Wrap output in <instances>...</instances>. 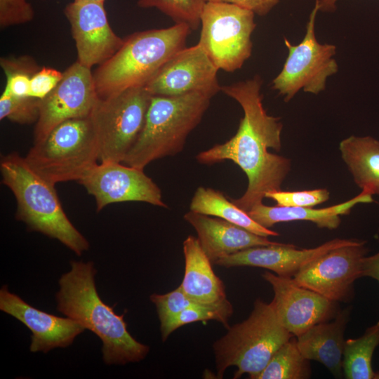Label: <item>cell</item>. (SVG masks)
<instances>
[{"label":"cell","mask_w":379,"mask_h":379,"mask_svg":"<svg viewBox=\"0 0 379 379\" xmlns=\"http://www.w3.org/2000/svg\"><path fill=\"white\" fill-rule=\"evenodd\" d=\"M279 0H205L206 2H221L236 5L260 16L267 15Z\"/></svg>","instance_id":"35"},{"label":"cell","mask_w":379,"mask_h":379,"mask_svg":"<svg viewBox=\"0 0 379 379\" xmlns=\"http://www.w3.org/2000/svg\"><path fill=\"white\" fill-rule=\"evenodd\" d=\"M39 175L55 185L77 182L100 160L91 116L66 120L34 145L25 157Z\"/></svg>","instance_id":"7"},{"label":"cell","mask_w":379,"mask_h":379,"mask_svg":"<svg viewBox=\"0 0 379 379\" xmlns=\"http://www.w3.org/2000/svg\"><path fill=\"white\" fill-rule=\"evenodd\" d=\"M329 197L328 190L324 188L291 192L281 190L265 195V198L273 199L278 206L288 207H313L326 202Z\"/></svg>","instance_id":"32"},{"label":"cell","mask_w":379,"mask_h":379,"mask_svg":"<svg viewBox=\"0 0 379 379\" xmlns=\"http://www.w3.org/2000/svg\"><path fill=\"white\" fill-rule=\"evenodd\" d=\"M366 241L335 248L312 261L292 279L298 285L333 301H347L353 296L354 283L362 277L361 261Z\"/></svg>","instance_id":"11"},{"label":"cell","mask_w":379,"mask_h":379,"mask_svg":"<svg viewBox=\"0 0 379 379\" xmlns=\"http://www.w3.org/2000/svg\"><path fill=\"white\" fill-rule=\"evenodd\" d=\"M184 219L196 230L198 241L213 264L249 248L278 243L217 217L190 211Z\"/></svg>","instance_id":"19"},{"label":"cell","mask_w":379,"mask_h":379,"mask_svg":"<svg viewBox=\"0 0 379 379\" xmlns=\"http://www.w3.org/2000/svg\"><path fill=\"white\" fill-rule=\"evenodd\" d=\"M185 23L132 34L93 74L100 98L144 87L173 55L185 48L191 32Z\"/></svg>","instance_id":"3"},{"label":"cell","mask_w":379,"mask_h":379,"mask_svg":"<svg viewBox=\"0 0 379 379\" xmlns=\"http://www.w3.org/2000/svg\"><path fill=\"white\" fill-rule=\"evenodd\" d=\"M361 274L362 277H371L379 282V252L362 258Z\"/></svg>","instance_id":"36"},{"label":"cell","mask_w":379,"mask_h":379,"mask_svg":"<svg viewBox=\"0 0 379 379\" xmlns=\"http://www.w3.org/2000/svg\"><path fill=\"white\" fill-rule=\"evenodd\" d=\"M190 211L223 219L262 237L279 235L258 224L247 212L228 200L223 193L213 188L199 187L192 198Z\"/></svg>","instance_id":"24"},{"label":"cell","mask_w":379,"mask_h":379,"mask_svg":"<svg viewBox=\"0 0 379 379\" xmlns=\"http://www.w3.org/2000/svg\"><path fill=\"white\" fill-rule=\"evenodd\" d=\"M218 68L198 43L173 55L144 86L152 95L201 93L213 98L221 91Z\"/></svg>","instance_id":"14"},{"label":"cell","mask_w":379,"mask_h":379,"mask_svg":"<svg viewBox=\"0 0 379 379\" xmlns=\"http://www.w3.org/2000/svg\"><path fill=\"white\" fill-rule=\"evenodd\" d=\"M75 1H87L105 2V0H75Z\"/></svg>","instance_id":"38"},{"label":"cell","mask_w":379,"mask_h":379,"mask_svg":"<svg viewBox=\"0 0 379 379\" xmlns=\"http://www.w3.org/2000/svg\"><path fill=\"white\" fill-rule=\"evenodd\" d=\"M373 195L361 190L356 197L343 203L327 208L270 206L261 204L248 211V214L258 224L270 228L279 222L306 220L314 222L319 228L335 230L341 222L340 216L347 215L357 204L371 203Z\"/></svg>","instance_id":"21"},{"label":"cell","mask_w":379,"mask_h":379,"mask_svg":"<svg viewBox=\"0 0 379 379\" xmlns=\"http://www.w3.org/2000/svg\"><path fill=\"white\" fill-rule=\"evenodd\" d=\"M255 13L234 4L206 2L199 44L218 68L232 72L251 57Z\"/></svg>","instance_id":"9"},{"label":"cell","mask_w":379,"mask_h":379,"mask_svg":"<svg viewBox=\"0 0 379 379\" xmlns=\"http://www.w3.org/2000/svg\"><path fill=\"white\" fill-rule=\"evenodd\" d=\"M233 312V306L227 298L216 302L192 305L160 328L162 341L166 340L177 328L192 322L215 320L228 328V321Z\"/></svg>","instance_id":"27"},{"label":"cell","mask_w":379,"mask_h":379,"mask_svg":"<svg viewBox=\"0 0 379 379\" xmlns=\"http://www.w3.org/2000/svg\"><path fill=\"white\" fill-rule=\"evenodd\" d=\"M262 278L274 291L272 301L279 319L293 335L334 317L335 302L296 284L292 278L265 272Z\"/></svg>","instance_id":"16"},{"label":"cell","mask_w":379,"mask_h":379,"mask_svg":"<svg viewBox=\"0 0 379 379\" xmlns=\"http://www.w3.org/2000/svg\"><path fill=\"white\" fill-rule=\"evenodd\" d=\"M96 272L93 262L71 261V270L58 281V311L80 322L100 338L106 365H124L144 359L149 347L129 333L124 314H117L101 300L95 283Z\"/></svg>","instance_id":"2"},{"label":"cell","mask_w":379,"mask_h":379,"mask_svg":"<svg viewBox=\"0 0 379 379\" xmlns=\"http://www.w3.org/2000/svg\"><path fill=\"white\" fill-rule=\"evenodd\" d=\"M91 69L77 60L63 72L56 87L40 100L34 142L66 120L91 116L98 100Z\"/></svg>","instance_id":"12"},{"label":"cell","mask_w":379,"mask_h":379,"mask_svg":"<svg viewBox=\"0 0 379 379\" xmlns=\"http://www.w3.org/2000/svg\"><path fill=\"white\" fill-rule=\"evenodd\" d=\"M338 0H316L318 9L322 12H333L336 8V3Z\"/></svg>","instance_id":"37"},{"label":"cell","mask_w":379,"mask_h":379,"mask_svg":"<svg viewBox=\"0 0 379 379\" xmlns=\"http://www.w3.org/2000/svg\"><path fill=\"white\" fill-rule=\"evenodd\" d=\"M40 100L31 97H19L3 91L0 97V119L21 124L37 121Z\"/></svg>","instance_id":"30"},{"label":"cell","mask_w":379,"mask_h":379,"mask_svg":"<svg viewBox=\"0 0 379 379\" xmlns=\"http://www.w3.org/2000/svg\"><path fill=\"white\" fill-rule=\"evenodd\" d=\"M152 96L145 87H136L108 98L98 97L91 117L100 162L124 161L143 128Z\"/></svg>","instance_id":"8"},{"label":"cell","mask_w":379,"mask_h":379,"mask_svg":"<svg viewBox=\"0 0 379 379\" xmlns=\"http://www.w3.org/2000/svg\"><path fill=\"white\" fill-rule=\"evenodd\" d=\"M292 336L280 322L273 301L256 299L249 317L229 326L213 345L218 377L236 366L234 379L245 373L257 379L275 352Z\"/></svg>","instance_id":"6"},{"label":"cell","mask_w":379,"mask_h":379,"mask_svg":"<svg viewBox=\"0 0 379 379\" xmlns=\"http://www.w3.org/2000/svg\"><path fill=\"white\" fill-rule=\"evenodd\" d=\"M63 72L50 67L39 69L32 77L30 83L29 96L43 99L59 84Z\"/></svg>","instance_id":"34"},{"label":"cell","mask_w":379,"mask_h":379,"mask_svg":"<svg viewBox=\"0 0 379 379\" xmlns=\"http://www.w3.org/2000/svg\"><path fill=\"white\" fill-rule=\"evenodd\" d=\"M105 2L75 1L64 9L77 51V61L91 68L109 59L124 39L111 28Z\"/></svg>","instance_id":"15"},{"label":"cell","mask_w":379,"mask_h":379,"mask_svg":"<svg viewBox=\"0 0 379 379\" xmlns=\"http://www.w3.org/2000/svg\"><path fill=\"white\" fill-rule=\"evenodd\" d=\"M262 84L260 77L255 75L221 86L225 94L241 105L244 117L233 137L196 157L203 164L230 160L243 170L248 178L246 190L241 197L231 201L246 212L262 204L267 192L281 190L291 168L289 159L268 151L269 148L281 149L283 125L279 118L269 115L264 109Z\"/></svg>","instance_id":"1"},{"label":"cell","mask_w":379,"mask_h":379,"mask_svg":"<svg viewBox=\"0 0 379 379\" xmlns=\"http://www.w3.org/2000/svg\"><path fill=\"white\" fill-rule=\"evenodd\" d=\"M157 308L160 328L187 307L198 304L190 299L180 287L165 294L154 293L149 297Z\"/></svg>","instance_id":"31"},{"label":"cell","mask_w":379,"mask_h":379,"mask_svg":"<svg viewBox=\"0 0 379 379\" xmlns=\"http://www.w3.org/2000/svg\"><path fill=\"white\" fill-rule=\"evenodd\" d=\"M339 150L356 185L372 195H379V140L351 135L340 142Z\"/></svg>","instance_id":"23"},{"label":"cell","mask_w":379,"mask_h":379,"mask_svg":"<svg viewBox=\"0 0 379 379\" xmlns=\"http://www.w3.org/2000/svg\"><path fill=\"white\" fill-rule=\"evenodd\" d=\"M0 169L2 182L16 199L18 220L30 231L59 240L77 255L88 249V241L63 211L54 184L36 173L16 152L1 158Z\"/></svg>","instance_id":"4"},{"label":"cell","mask_w":379,"mask_h":379,"mask_svg":"<svg viewBox=\"0 0 379 379\" xmlns=\"http://www.w3.org/2000/svg\"><path fill=\"white\" fill-rule=\"evenodd\" d=\"M319 11L315 5L306 26L303 39L297 45L284 38L288 57L280 73L272 80V88L291 100L300 90L318 94L326 88L327 79L335 74L338 65L334 56L336 46L320 44L315 34V19Z\"/></svg>","instance_id":"10"},{"label":"cell","mask_w":379,"mask_h":379,"mask_svg":"<svg viewBox=\"0 0 379 379\" xmlns=\"http://www.w3.org/2000/svg\"><path fill=\"white\" fill-rule=\"evenodd\" d=\"M33 18L34 10L27 0H0L1 27L26 23Z\"/></svg>","instance_id":"33"},{"label":"cell","mask_w":379,"mask_h":379,"mask_svg":"<svg viewBox=\"0 0 379 379\" xmlns=\"http://www.w3.org/2000/svg\"><path fill=\"white\" fill-rule=\"evenodd\" d=\"M0 310L23 324L32 333L29 350L47 353L56 347H67L86 328L79 321L55 316L32 307L20 297L8 291L0 290Z\"/></svg>","instance_id":"17"},{"label":"cell","mask_w":379,"mask_h":379,"mask_svg":"<svg viewBox=\"0 0 379 379\" xmlns=\"http://www.w3.org/2000/svg\"><path fill=\"white\" fill-rule=\"evenodd\" d=\"M349 316L350 310L346 308L338 312L333 321L317 324L296 337L302 355L321 363L335 378L343 374L344 333Z\"/></svg>","instance_id":"20"},{"label":"cell","mask_w":379,"mask_h":379,"mask_svg":"<svg viewBox=\"0 0 379 379\" xmlns=\"http://www.w3.org/2000/svg\"><path fill=\"white\" fill-rule=\"evenodd\" d=\"M78 182L94 197L97 211L108 204L126 201L146 202L167 208L160 188L144 169L121 162L98 163Z\"/></svg>","instance_id":"13"},{"label":"cell","mask_w":379,"mask_h":379,"mask_svg":"<svg viewBox=\"0 0 379 379\" xmlns=\"http://www.w3.org/2000/svg\"><path fill=\"white\" fill-rule=\"evenodd\" d=\"M205 0H139L138 6L155 8L172 18L175 23H185L192 30L198 29Z\"/></svg>","instance_id":"29"},{"label":"cell","mask_w":379,"mask_h":379,"mask_svg":"<svg viewBox=\"0 0 379 379\" xmlns=\"http://www.w3.org/2000/svg\"><path fill=\"white\" fill-rule=\"evenodd\" d=\"M379 345V321L357 338L345 340L343 368L347 379H374L372 357Z\"/></svg>","instance_id":"25"},{"label":"cell","mask_w":379,"mask_h":379,"mask_svg":"<svg viewBox=\"0 0 379 379\" xmlns=\"http://www.w3.org/2000/svg\"><path fill=\"white\" fill-rule=\"evenodd\" d=\"M0 65L6 78L4 92L19 97L29 96L31 79L39 69L34 60L26 55L3 57Z\"/></svg>","instance_id":"28"},{"label":"cell","mask_w":379,"mask_h":379,"mask_svg":"<svg viewBox=\"0 0 379 379\" xmlns=\"http://www.w3.org/2000/svg\"><path fill=\"white\" fill-rule=\"evenodd\" d=\"M212 98L201 93L152 95L143 128L123 164L144 169L152 161L180 152Z\"/></svg>","instance_id":"5"},{"label":"cell","mask_w":379,"mask_h":379,"mask_svg":"<svg viewBox=\"0 0 379 379\" xmlns=\"http://www.w3.org/2000/svg\"><path fill=\"white\" fill-rule=\"evenodd\" d=\"M374 379H379V371L375 372V378Z\"/></svg>","instance_id":"39"},{"label":"cell","mask_w":379,"mask_h":379,"mask_svg":"<svg viewBox=\"0 0 379 379\" xmlns=\"http://www.w3.org/2000/svg\"><path fill=\"white\" fill-rule=\"evenodd\" d=\"M185 272L180 287L192 300L213 303L227 298L222 281L214 273L212 262L197 237L188 236L182 244Z\"/></svg>","instance_id":"22"},{"label":"cell","mask_w":379,"mask_h":379,"mask_svg":"<svg viewBox=\"0 0 379 379\" xmlns=\"http://www.w3.org/2000/svg\"><path fill=\"white\" fill-rule=\"evenodd\" d=\"M310 373L309 360L302 355L296 339L291 337L275 352L257 379H305Z\"/></svg>","instance_id":"26"},{"label":"cell","mask_w":379,"mask_h":379,"mask_svg":"<svg viewBox=\"0 0 379 379\" xmlns=\"http://www.w3.org/2000/svg\"><path fill=\"white\" fill-rule=\"evenodd\" d=\"M357 240L334 239L314 248L301 249L293 244L281 243L255 246L221 258L215 264L225 267H262L279 276L293 278L322 255L335 248L352 244Z\"/></svg>","instance_id":"18"}]
</instances>
